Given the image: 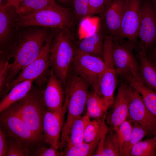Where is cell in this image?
<instances>
[{"label":"cell","instance_id":"obj_1","mask_svg":"<svg viewBox=\"0 0 156 156\" xmlns=\"http://www.w3.org/2000/svg\"><path fill=\"white\" fill-rule=\"evenodd\" d=\"M46 28L25 32L11 47L8 58L12 57L13 61L11 63L6 84L14 79L23 68L39 55L49 36Z\"/></svg>","mask_w":156,"mask_h":156},{"label":"cell","instance_id":"obj_2","mask_svg":"<svg viewBox=\"0 0 156 156\" xmlns=\"http://www.w3.org/2000/svg\"><path fill=\"white\" fill-rule=\"evenodd\" d=\"M88 83L75 74L68 79L66 96L68 104L66 121L62 130L60 148H63L68 139L71 127L74 122L84 112L90 92Z\"/></svg>","mask_w":156,"mask_h":156},{"label":"cell","instance_id":"obj_3","mask_svg":"<svg viewBox=\"0 0 156 156\" xmlns=\"http://www.w3.org/2000/svg\"><path fill=\"white\" fill-rule=\"evenodd\" d=\"M18 15L15 17L12 24V27L17 29L37 26L67 30L69 29L73 24V18L69 9L56 3L29 15Z\"/></svg>","mask_w":156,"mask_h":156},{"label":"cell","instance_id":"obj_4","mask_svg":"<svg viewBox=\"0 0 156 156\" xmlns=\"http://www.w3.org/2000/svg\"><path fill=\"white\" fill-rule=\"evenodd\" d=\"M44 90L33 89L22 99L10 106L19 115L35 136L45 142L42 123L47 109L45 102Z\"/></svg>","mask_w":156,"mask_h":156},{"label":"cell","instance_id":"obj_5","mask_svg":"<svg viewBox=\"0 0 156 156\" xmlns=\"http://www.w3.org/2000/svg\"><path fill=\"white\" fill-rule=\"evenodd\" d=\"M69 30H60L51 44L50 52L52 70L65 87L69 68L76 51Z\"/></svg>","mask_w":156,"mask_h":156},{"label":"cell","instance_id":"obj_6","mask_svg":"<svg viewBox=\"0 0 156 156\" xmlns=\"http://www.w3.org/2000/svg\"><path fill=\"white\" fill-rule=\"evenodd\" d=\"M0 127L7 136L19 140L29 150L31 155L38 146L43 144L44 142L35 136L10 106L0 112Z\"/></svg>","mask_w":156,"mask_h":156},{"label":"cell","instance_id":"obj_7","mask_svg":"<svg viewBox=\"0 0 156 156\" xmlns=\"http://www.w3.org/2000/svg\"><path fill=\"white\" fill-rule=\"evenodd\" d=\"M114 37L106 36L104 40L103 60L104 68L100 84L99 93L106 106L110 108L113 104L114 93L117 85L116 73L113 56Z\"/></svg>","mask_w":156,"mask_h":156},{"label":"cell","instance_id":"obj_8","mask_svg":"<svg viewBox=\"0 0 156 156\" xmlns=\"http://www.w3.org/2000/svg\"><path fill=\"white\" fill-rule=\"evenodd\" d=\"M76 74L87 81L93 90L99 93L100 81L104 68L103 59L76 49L72 62Z\"/></svg>","mask_w":156,"mask_h":156},{"label":"cell","instance_id":"obj_9","mask_svg":"<svg viewBox=\"0 0 156 156\" xmlns=\"http://www.w3.org/2000/svg\"><path fill=\"white\" fill-rule=\"evenodd\" d=\"M141 0H124L120 28L114 39L127 38L131 45L137 42L140 28Z\"/></svg>","mask_w":156,"mask_h":156},{"label":"cell","instance_id":"obj_10","mask_svg":"<svg viewBox=\"0 0 156 156\" xmlns=\"http://www.w3.org/2000/svg\"><path fill=\"white\" fill-rule=\"evenodd\" d=\"M52 36H49L40 53L33 61L23 68L18 76L5 85L6 95L15 85L23 81L35 79L51 66L50 52Z\"/></svg>","mask_w":156,"mask_h":156},{"label":"cell","instance_id":"obj_11","mask_svg":"<svg viewBox=\"0 0 156 156\" xmlns=\"http://www.w3.org/2000/svg\"><path fill=\"white\" fill-rule=\"evenodd\" d=\"M130 86V100L127 119L140 125L148 134H155L156 116L146 107L139 93Z\"/></svg>","mask_w":156,"mask_h":156},{"label":"cell","instance_id":"obj_12","mask_svg":"<svg viewBox=\"0 0 156 156\" xmlns=\"http://www.w3.org/2000/svg\"><path fill=\"white\" fill-rule=\"evenodd\" d=\"M131 47L114 39L113 56L116 72L120 76L127 74L141 81L139 65Z\"/></svg>","mask_w":156,"mask_h":156},{"label":"cell","instance_id":"obj_13","mask_svg":"<svg viewBox=\"0 0 156 156\" xmlns=\"http://www.w3.org/2000/svg\"><path fill=\"white\" fill-rule=\"evenodd\" d=\"M121 78L116 98L105 119L109 127L114 129H116L127 119L128 116L130 86L123 79Z\"/></svg>","mask_w":156,"mask_h":156},{"label":"cell","instance_id":"obj_14","mask_svg":"<svg viewBox=\"0 0 156 156\" xmlns=\"http://www.w3.org/2000/svg\"><path fill=\"white\" fill-rule=\"evenodd\" d=\"M138 37L141 49L146 50L156 46V12L148 1L141 4L140 21Z\"/></svg>","mask_w":156,"mask_h":156},{"label":"cell","instance_id":"obj_15","mask_svg":"<svg viewBox=\"0 0 156 156\" xmlns=\"http://www.w3.org/2000/svg\"><path fill=\"white\" fill-rule=\"evenodd\" d=\"M68 101L65 99L61 109L52 112L47 109L42 123V131L45 142L59 149L64 118L67 111Z\"/></svg>","mask_w":156,"mask_h":156},{"label":"cell","instance_id":"obj_16","mask_svg":"<svg viewBox=\"0 0 156 156\" xmlns=\"http://www.w3.org/2000/svg\"><path fill=\"white\" fill-rule=\"evenodd\" d=\"M62 85L51 70L44 93V99L48 110L54 112L62 109L64 100Z\"/></svg>","mask_w":156,"mask_h":156},{"label":"cell","instance_id":"obj_17","mask_svg":"<svg viewBox=\"0 0 156 156\" xmlns=\"http://www.w3.org/2000/svg\"><path fill=\"white\" fill-rule=\"evenodd\" d=\"M124 0H111L106 8L104 16L105 27L108 35L115 37L120 28L123 9Z\"/></svg>","mask_w":156,"mask_h":156},{"label":"cell","instance_id":"obj_18","mask_svg":"<svg viewBox=\"0 0 156 156\" xmlns=\"http://www.w3.org/2000/svg\"><path fill=\"white\" fill-rule=\"evenodd\" d=\"M120 77L139 93L146 107L156 116V92L130 75L124 74Z\"/></svg>","mask_w":156,"mask_h":156},{"label":"cell","instance_id":"obj_19","mask_svg":"<svg viewBox=\"0 0 156 156\" xmlns=\"http://www.w3.org/2000/svg\"><path fill=\"white\" fill-rule=\"evenodd\" d=\"M137 55L139 62L141 81L156 92V68L148 58L144 50L141 49Z\"/></svg>","mask_w":156,"mask_h":156},{"label":"cell","instance_id":"obj_20","mask_svg":"<svg viewBox=\"0 0 156 156\" xmlns=\"http://www.w3.org/2000/svg\"><path fill=\"white\" fill-rule=\"evenodd\" d=\"M34 79L23 81L14 86L0 102V112L25 97L31 89Z\"/></svg>","mask_w":156,"mask_h":156},{"label":"cell","instance_id":"obj_21","mask_svg":"<svg viewBox=\"0 0 156 156\" xmlns=\"http://www.w3.org/2000/svg\"><path fill=\"white\" fill-rule=\"evenodd\" d=\"M104 39L99 30L86 36L79 42L78 48L82 51L103 60Z\"/></svg>","mask_w":156,"mask_h":156},{"label":"cell","instance_id":"obj_22","mask_svg":"<svg viewBox=\"0 0 156 156\" xmlns=\"http://www.w3.org/2000/svg\"><path fill=\"white\" fill-rule=\"evenodd\" d=\"M90 121V118L86 113L79 117L74 122L71 127L64 150L84 141L85 128Z\"/></svg>","mask_w":156,"mask_h":156},{"label":"cell","instance_id":"obj_23","mask_svg":"<svg viewBox=\"0 0 156 156\" xmlns=\"http://www.w3.org/2000/svg\"><path fill=\"white\" fill-rule=\"evenodd\" d=\"M86 114L90 118L97 119L103 117L109 108L99 93L93 90L90 92L86 102Z\"/></svg>","mask_w":156,"mask_h":156},{"label":"cell","instance_id":"obj_24","mask_svg":"<svg viewBox=\"0 0 156 156\" xmlns=\"http://www.w3.org/2000/svg\"><path fill=\"white\" fill-rule=\"evenodd\" d=\"M107 114L101 118L90 121L85 130L84 141L92 142L100 140L109 128L105 122Z\"/></svg>","mask_w":156,"mask_h":156},{"label":"cell","instance_id":"obj_25","mask_svg":"<svg viewBox=\"0 0 156 156\" xmlns=\"http://www.w3.org/2000/svg\"><path fill=\"white\" fill-rule=\"evenodd\" d=\"M0 5V42L3 43L10 34L13 20L17 14L14 8Z\"/></svg>","mask_w":156,"mask_h":156},{"label":"cell","instance_id":"obj_26","mask_svg":"<svg viewBox=\"0 0 156 156\" xmlns=\"http://www.w3.org/2000/svg\"><path fill=\"white\" fill-rule=\"evenodd\" d=\"M120 147L117 131L109 127L104 139L101 156H120Z\"/></svg>","mask_w":156,"mask_h":156},{"label":"cell","instance_id":"obj_27","mask_svg":"<svg viewBox=\"0 0 156 156\" xmlns=\"http://www.w3.org/2000/svg\"><path fill=\"white\" fill-rule=\"evenodd\" d=\"M55 3V0H23L16 9L18 15L26 16Z\"/></svg>","mask_w":156,"mask_h":156},{"label":"cell","instance_id":"obj_28","mask_svg":"<svg viewBox=\"0 0 156 156\" xmlns=\"http://www.w3.org/2000/svg\"><path fill=\"white\" fill-rule=\"evenodd\" d=\"M99 141L92 142L84 141L74 145L70 148L64 151L62 156H94Z\"/></svg>","mask_w":156,"mask_h":156},{"label":"cell","instance_id":"obj_29","mask_svg":"<svg viewBox=\"0 0 156 156\" xmlns=\"http://www.w3.org/2000/svg\"><path fill=\"white\" fill-rule=\"evenodd\" d=\"M156 155V141L154 137L138 142L131 148L130 156Z\"/></svg>","mask_w":156,"mask_h":156},{"label":"cell","instance_id":"obj_30","mask_svg":"<svg viewBox=\"0 0 156 156\" xmlns=\"http://www.w3.org/2000/svg\"><path fill=\"white\" fill-rule=\"evenodd\" d=\"M133 126V122L127 119L116 130L118 133L120 147V156H122L131 138Z\"/></svg>","mask_w":156,"mask_h":156},{"label":"cell","instance_id":"obj_31","mask_svg":"<svg viewBox=\"0 0 156 156\" xmlns=\"http://www.w3.org/2000/svg\"><path fill=\"white\" fill-rule=\"evenodd\" d=\"M8 149L7 156L31 155L29 150L16 138L7 136Z\"/></svg>","mask_w":156,"mask_h":156},{"label":"cell","instance_id":"obj_32","mask_svg":"<svg viewBox=\"0 0 156 156\" xmlns=\"http://www.w3.org/2000/svg\"><path fill=\"white\" fill-rule=\"evenodd\" d=\"M133 123L131 138L122 156H130V151L132 147L148 135L147 132L140 125L136 122Z\"/></svg>","mask_w":156,"mask_h":156},{"label":"cell","instance_id":"obj_33","mask_svg":"<svg viewBox=\"0 0 156 156\" xmlns=\"http://www.w3.org/2000/svg\"><path fill=\"white\" fill-rule=\"evenodd\" d=\"M9 58L7 60H1L0 63V92L1 96L3 95L5 88L7 77L9 70L11 67L8 62Z\"/></svg>","mask_w":156,"mask_h":156},{"label":"cell","instance_id":"obj_34","mask_svg":"<svg viewBox=\"0 0 156 156\" xmlns=\"http://www.w3.org/2000/svg\"><path fill=\"white\" fill-rule=\"evenodd\" d=\"M63 152L59 149L50 146L47 147L43 144L38 146L33 153V156H62Z\"/></svg>","mask_w":156,"mask_h":156},{"label":"cell","instance_id":"obj_35","mask_svg":"<svg viewBox=\"0 0 156 156\" xmlns=\"http://www.w3.org/2000/svg\"><path fill=\"white\" fill-rule=\"evenodd\" d=\"M89 0H74L73 4L75 13L78 17L84 18L88 17Z\"/></svg>","mask_w":156,"mask_h":156},{"label":"cell","instance_id":"obj_36","mask_svg":"<svg viewBox=\"0 0 156 156\" xmlns=\"http://www.w3.org/2000/svg\"><path fill=\"white\" fill-rule=\"evenodd\" d=\"M88 5V17L102 13L106 8L105 0H89Z\"/></svg>","mask_w":156,"mask_h":156},{"label":"cell","instance_id":"obj_37","mask_svg":"<svg viewBox=\"0 0 156 156\" xmlns=\"http://www.w3.org/2000/svg\"><path fill=\"white\" fill-rule=\"evenodd\" d=\"M8 149L6 134L5 131L0 127V156H7Z\"/></svg>","mask_w":156,"mask_h":156},{"label":"cell","instance_id":"obj_38","mask_svg":"<svg viewBox=\"0 0 156 156\" xmlns=\"http://www.w3.org/2000/svg\"><path fill=\"white\" fill-rule=\"evenodd\" d=\"M23 0H6V3L4 4L6 7H13L16 9L20 3Z\"/></svg>","mask_w":156,"mask_h":156},{"label":"cell","instance_id":"obj_39","mask_svg":"<svg viewBox=\"0 0 156 156\" xmlns=\"http://www.w3.org/2000/svg\"><path fill=\"white\" fill-rule=\"evenodd\" d=\"M152 55L154 60H156V46L153 52Z\"/></svg>","mask_w":156,"mask_h":156},{"label":"cell","instance_id":"obj_40","mask_svg":"<svg viewBox=\"0 0 156 156\" xmlns=\"http://www.w3.org/2000/svg\"><path fill=\"white\" fill-rule=\"evenodd\" d=\"M153 7L156 12V0H152Z\"/></svg>","mask_w":156,"mask_h":156},{"label":"cell","instance_id":"obj_41","mask_svg":"<svg viewBox=\"0 0 156 156\" xmlns=\"http://www.w3.org/2000/svg\"><path fill=\"white\" fill-rule=\"evenodd\" d=\"M111 0H105L106 8L107 7Z\"/></svg>","mask_w":156,"mask_h":156},{"label":"cell","instance_id":"obj_42","mask_svg":"<svg viewBox=\"0 0 156 156\" xmlns=\"http://www.w3.org/2000/svg\"><path fill=\"white\" fill-rule=\"evenodd\" d=\"M151 62L156 68V60H154Z\"/></svg>","mask_w":156,"mask_h":156},{"label":"cell","instance_id":"obj_43","mask_svg":"<svg viewBox=\"0 0 156 156\" xmlns=\"http://www.w3.org/2000/svg\"><path fill=\"white\" fill-rule=\"evenodd\" d=\"M3 0H0V5H1Z\"/></svg>","mask_w":156,"mask_h":156},{"label":"cell","instance_id":"obj_44","mask_svg":"<svg viewBox=\"0 0 156 156\" xmlns=\"http://www.w3.org/2000/svg\"><path fill=\"white\" fill-rule=\"evenodd\" d=\"M155 136L154 137L156 141V131H155Z\"/></svg>","mask_w":156,"mask_h":156},{"label":"cell","instance_id":"obj_45","mask_svg":"<svg viewBox=\"0 0 156 156\" xmlns=\"http://www.w3.org/2000/svg\"><path fill=\"white\" fill-rule=\"evenodd\" d=\"M61 1H66V0H61Z\"/></svg>","mask_w":156,"mask_h":156}]
</instances>
